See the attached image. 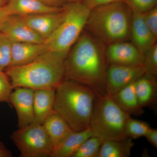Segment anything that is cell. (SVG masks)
I'll return each instance as SVG.
<instances>
[{"instance_id":"9","label":"cell","mask_w":157,"mask_h":157,"mask_svg":"<svg viewBox=\"0 0 157 157\" xmlns=\"http://www.w3.org/2000/svg\"><path fill=\"white\" fill-rule=\"evenodd\" d=\"M106 57L108 65L129 66L144 65V54L129 41L107 45Z\"/></svg>"},{"instance_id":"32","label":"cell","mask_w":157,"mask_h":157,"mask_svg":"<svg viewBox=\"0 0 157 157\" xmlns=\"http://www.w3.org/2000/svg\"><path fill=\"white\" fill-rule=\"evenodd\" d=\"M10 15L9 10L6 5L0 6V29L5 21Z\"/></svg>"},{"instance_id":"34","label":"cell","mask_w":157,"mask_h":157,"mask_svg":"<svg viewBox=\"0 0 157 157\" xmlns=\"http://www.w3.org/2000/svg\"><path fill=\"white\" fill-rule=\"evenodd\" d=\"M69 2H83L84 0H68Z\"/></svg>"},{"instance_id":"33","label":"cell","mask_w":157,"mask_h":157,"mask_svg":"<svg viewBox=\"0 0 157 157\" xmlns=\"http://www.w3.org/2000/svg\"><path fill=\"white\" fill-rule=\"evenodd\" d=\"M13 156L12 152L5 146L0 140V157H11Z\"/></svg>"},{"instance_id":"4","label":"cell","mask_w":157,"mask_h":157,"mask_svg":"<svg viewBox=\"0 0 157 157\" xmlns=\"http://www.w3.org/2000/svg\"><path fill=\"white\" fill-rule=\"evenodd\" d=\"M132 12L123 2L90 10L85 28L106 46L129 41Z\"/></svg>"},{"instance_id":"1","label":"cell","mask_w":157,"mask_h":157,"mask_svg":"<svg viewBox=\"0 0 157 157\" xmlns=\"http://www.w3.org/2000/svg\"><path fill=\"white\" fill-rule=\"evenodd\" d=\"M106 48L104 43L83 30L66 57L64 79L87 86L97 97L107 95Z\"/></svg>"},{"instance_id":"30","label":"cell","mask_w":157,"mask_h":157,"mask_svg":"<svg viewBox=\"0 0 157 157\" xmlns=\"http://www.w3.org/2000/svg\"><path fill=\"white\" fill-rule=\"evenodd\" d=\"M147 140L155 148H157V130L150 128L144 136Z\"/></svg>"},{"instance_id":"15","label":"cell","mask_w":157,"mask_h":157,"mask_svg":"<svg viewBox=\"0 0 157 157\" xmlns=\"http://www.w3.org/2000/svg\"><path fill=\"white\" fill-rule=\"evenodd\" d=\"M42 124L50 138L53 151L74 132L67 121L54 110Z\"/></svg>"},{"instance_id":"22","label":"cell","mask_w":157,"mask_h":157,"mask_svg":"<svg viewBox=\"0 0 157 157\" xmlns=\"http://www.w3.org/2000/svg\"><path fill=\"white\" fill-rule=\"evenodd\" d=\"M151 127L146 122L132 118L127 120L125 127V134L128 138L137 139L144 137Z\"/></svg>"},{"instance_id":"12","label":"cell","mask_w":157,"mask_h":157,"mask_svg":"<svg viewBox=\"0 0 157 157\" xmlns=\"http://www.w3.org/2000/svg\"><path fill=\"white\" fill-rule=\"evenodd\" d=\"M65 15L63 7L61 10L56 12L33 14L22 17L31 28L45 41L56 29L63 21Z\"/></svg>"},{"instance_id":"19","label":"cell","mask_w":157,"mask_h":157,"mask_svg":"<svg viewBox=\"0 0 157 157\" xmlns=\"http://www.w3.org/2000/svg\"><path fill=\"white\" fill-rule=\"evenodd\" d=\"M135 83L128 85L110 97L122 110L130 116L140 115L144 113L143 108L137 100Z\"/></svg>"},{"instance_id":"6","label":"cell","mask_w":157,"mask_h":157,"mask_svg":"<svg viewBox=\"0 0 157 157\" xmlns=\"http://www.w3.org/2000/svg\"><path fill=\"white\" fill-rule=\"evenodd\" d=\"M64 8L63 21L44 42L48 51L68 54L85 28L90 10L82 2H68Z\"/></svg>"},{"instance_id":"11","label":"cell","mask_w":157,"mask_h":157,"mask_svg":"<svg viewBox=\"0 0 157 157\" xmlns=\"http://www.w3.org/2000/svg\"><path fill=\"white\" fill-rule=\"evenodd\" d=\"M0 32L12 42L42 43L44 41L25 21L22 16L10 15L3 24Z\"/></svg>"},{"instance_id":"5","label":"cell","mask_w":157,"mask_h":157,"mask_svg":"<svg viewBox=\"0 0 157 157\" xmlns=\"http://www.w3.org/2000/svg\"><path fill=\"white\" fill-rule=\"evenodd\" d=\"M130 117L109 96L97 97L89 128L93 136L104 140H123L128 138L125 134V127Z\"/></svg>"},{"instance_id":"20","label":"cell","mask_w":157,"mask_h":157,"mask_svg":"<svg viewBox=\"0 0 157 157\" xmlns=\"http://www.w3.org/2000/svg\"><path fill=\"white\" fill-rule=\"evenodd\" d=\"M93 136L90 128L83 131L73 132L54 150L51 157H73L85 141Z\"/></svg>"},{"instance_id":"28","label":"cell","mask_w":157,"mask_h":157,"mask_svg":"<svg viewBox=\"0 0 157 157\" xmlns=\"http://www.w3.org/2000/svg\"><path fill=\"white\" fill-rule=\"evenodd\" d=\"M142 14L146 25L157 38V6Z\"/></svg>"},{"instance_id":"14","label":"cell","mask_w":157,"mask_h":157,"mask_svg":"<svg viewBox=\"0 0 157 157\" xmlns=\"http://www.w3.org/2000/svg\"><path fill=\"white\" fill-rule=\"evenodd\" d=\"M48 51L44 42H12L10 66H21L29 63Z\"/></svg>"},{"instance_id":"31","label":"cell","mask_w":157,"mask_h":157,"mask_svg":"<svg viewBox=\"0 0 157 157\" xmlns=\"http://www.w3.org/2000/svg\"><path fill=\"white\" fill-rule=\"evenodd\" d=\"M47 6L56 8H62L69 2L68 0H38Z\"/></svg>"},{"instance_id":"18","label":"cell","mask_w":157,"mask_h":157,"mask_svg":"<svg viewBox=\"0 0 157 157\" xmlns=\"http://www.w3.org/2000/svg\"><path fill=\"white\" fill-rule=\"evenodd\" d=\"M55 90L42 89L34 90V123L42 124L46 118L53 110Z\"/></svg>"},{"instance_id":"2","label":"cell","mask_w":157,"mask_h":157,"mask_svg":"<svg viewBox=\"0 0 157 157\" xmlns=\"http://www.w3.org/2000/svg\"><path fill=\"white\" fill-rule=\"evenodd\" d=\"M67 54L48 51L33 61L10 66L6 73L13 89L26 87L37 90H56L64 79L65 62Z\"/></svg>"},{"instance_id":"35","label":"cell","mask_w":157,"mask_h":157,"mask_svg":"<svg viewBox=\"0 0 157 157\" xmlns=\"http://www.w3.org/2000/svg\"><path fill=\"white\" fill-rule=\"evenodd\" d=\"M3 2H4V0H0V6H3Z\"/></svg>"},{"instance_id":"23","label":"cell","mask_w":157,"mask_h":157,"mask_svg":"<svg viewBox=\"0 0 157 157\" xmlns=\"http://www.w3.org/2000/svg\"><path fill=\"white\" fill-rule=\"evenodd\" d=\"M103 141L100 137L92 136L85 141L73 157H98Z\"/></svg>"},{"instance_id":"16","label":"cell","mask_w":157,"mask_h":157,"mask_svg":"<svg viewBox=\"0 0 157 157\" xmlns=\"http://www.w3.org/2000/svg\"><path fill=\"white\" fill-rule=\"evenodd\" d=\"M6 5L10 15L21 16L56 12L63 7H51L38 0H9Z\"/></svg>"},{"instance_id":"8","label":"cell","mask_w":157,"mask_h":157,"mask_svg":"<svg viewBox=\"0 0 157 157\" xmlns=\"http://www.w3.org/2000/svg\"><path fill=\"white\" fill-rule=\"evenodd\" d=\"M146 73L144 65L136 66L108 65L106 74V94L111 97L135 82Z\"/></svg>"},{"instance_id":"3","label":"cell","mask_w":157,"mask_h":157,"mask_svg":"<svg viewBox=\"0 0 157 157\" xmlns=\"http://www.w3.org/2000/svg\"><path fill=\"white\" fill-rule=\"evenodd\" d=\"M97 98L92 89L83 84L64 79L55 90L53 110L74 132L88 128Z\"/></svg>"},{"instance_id":"27","label":"cell","mask_w":157,"mask_h":157,"mask_svg":"<svg viewBox=\"0 0 157 157\" xmlns=\"http://www.w3.org/2000/svg\"><path fill=\"white\" fill-rule=\"evenodd\" d=\"M13 88L6 72L0 71V103L10 104V99Z\"/></svg>"},{"instance_id":"24","label":"cell","mask_w":157,"mask_h":157,"mask_svg":"<svg viewBox=\"0 0 157 157\" xmlns=\"http://www.w3.org/2000/svg\"><path fill=\"white\" fill-rule=\"evenodd\" d=\"M12 43L5 34L0 32V71H3L11 65Z\"/></svg>"},{"instance_id":"17","label":"cell","mask_w":157,"mask_h":157,"mask_svg":"<svg viewBox=\"0 0 157 157\" xmlns=\"http://www.w3.org/2000/svg\"><path fill=\"white\" fill-rule=\"evenodd\" d=\"M135 89L138 103L142 108L150 107L156 103V76L145 73L135 81Z\"/></svg>"},{"instance_id":"7","label":"cell","mask_w":157,"mask_h":157,"mask_svg":"<svg viewBox=\"0 0 157 157\" xmlns=\"http://www.w3.org/2000/svg\"><path fill=\"white\" fill-rule=\"evenodd\" d=\"M11 139L21 157H51L53 148L42 124L33 123L13 132Z\"/></svg>"},{"instance_id":"25","label":"cell","mask_w":157,"mask_h":157,"mask_svg":"<svg viewBox=\"0 0 157 157\" xmlns=\"http://www.w3.org/2000/svg\"><path fill=\"white\" fill-rule=\"evenodd\" d=\"M132 13L143 14L156 7L157 0H123Z\"/></svg>"},{"instance_id":"29","label":"cell","mask_w":157,"mask_h":157,"mask_svg":"<svg viewBox=\"0 0 157 157\" xmlns=\"http://www.w3.org/2000/svg\"><path fill=\"white\" fill-rule=\"evenodd\" d=\"M123 0H84L82 2L90 10L111 3L123 2Z\"/></svg>"},{"instance_id":"26","label":"cell","mask_w":157,"mask_h":157,"mask_svg":"<svg viewBox=\"0 0 157 157\" xmlns=\"http://www.w3.org/2000/svg\"><path fill=\"white\" fill-rule=\"evenodd\" d=\"M144 66L146 73L156 76L157 75V43L144 53Z\"/></svg>"},{"instance_id":"21","label":"cell","mask_w":157,"mask_h":157,"mask_svg":"<svg viewBox=\"0 0 157 157\" xmlns=\"http://www.w3.org/2000/svg\"><path fill=\"white\" fill-rule=\"evenodd\" d=\"M132 138L121 140H104L98 157H128L130 156L134 143Z\"/></svg>"},{"instance_id":"13","label":"cell","mask_w":157,"mask_h":157,"mask_svg":"<svg viewBox=\"0 0 157 157\" xmlns=\"http://www.w3.org/2000/svg\"><path fill=\"white\" fill-rule=\"evenodd\" d=\"M155 36L144 21L142 14L132 13L129 40L143 54L157 43Z\"/></svg>"},{"instance_id":"10","label":"cell","mask_w":157,"mask_h":157,"mask_svg":"<svg viewBox=\"0 0 157 157\" xmlns=\"http://www.w3.org/2000/svg\"><path fill=\"white\" fill-rule=\"evenodd\" d=\"M10 96V103L17 113L18 128L33 123L34 121V90L26 87L14 89Z\"/></svg>"}]
</instances>
